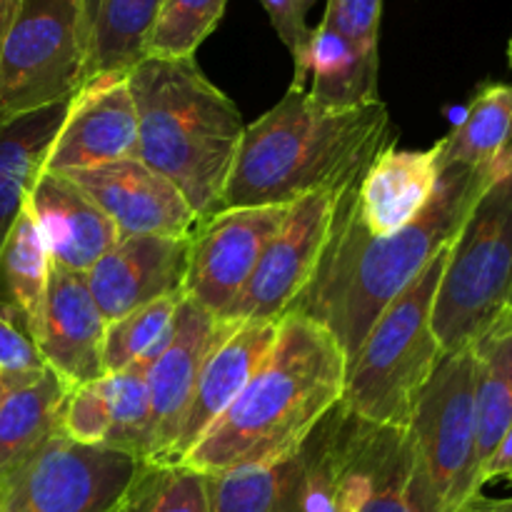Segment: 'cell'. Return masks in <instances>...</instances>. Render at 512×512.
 Listing matches in <instances>:
<instances>
[{"label":"cell","mask_w":512,"mask_h":512,"mask_svg":"<svg viewBox=\"0 0 512 512\" xmlns=\"http://www.w3.org/2000/svg\"><path fill=\"white\" fill-rule=\"evenodd\" d=\"M68 390L70 385L48 368L35 383L0 398V475L58 433Z\"/></svg>","instance_id":"cell-28"},{"label":"cell","mask_w":512,"mask_h":512,"mask_svg":"<svg viewBox=\"0 0 512 512\" xmlns=\"http://www.w3.org/2000/svg\"><path fill=\"white\" fill-rule=\"evenodd\" d=\"M128 83L138 108V160L168 178L200 220L220 213L245 133L238 105L195 58H143Z\"/></svg>","instance_id":"cell-4"},{"label":"cell","mask_w":512,"mask_h":512,"mask_svg":"<svg viewBox=\"0 0 512 512\" xmlns=\"http://www.w3.org/2000/svg\"><path fill=\"white\" fill-rule=\"evenodd\" d=\"M118 512H123V508H120V510H118Z\"/></svg>","instance_id":"cell-43"},{"label":"cell","mask_w":512,"mask_h":512,"mask_svg":"<svg viewBox=\"0 0 512 512\" xmlns=\"http://www.w3.org/2000/svg\"><path fill=\"white\" fill-rule=\"evenodd\" d=\"M143 460L55 433L0 475V512H118Z\"/></svg>","instance_id":"cell-9"},{"label":"cell","mask_w":512,"mask_h":512,"mask_svg":"<svg viewBox=\"0 0 512 512\" xmlns=\"http://www.w3.org/2000/svg\"><path fill=\"white\" fill-rule=\"evenodd\" d=\"M438 143L428 150H398L388 145L368 165L353 193L360 228L385 238L413 223L433 198L440 180Z\"/></svg>","instance_id":"cell-20"},{"label":"cell","mask_w":512,"mask_h":512,"mask_svg":"<svg viewBox=\"0 0 512 512\" xmlns=\"http://www.w3.org/2000/svg\"><path fill=\"white\" fill-rule=\"evenodd\" d=\"M228 0H163L145 43V58H195L220 25Z\"/></svg>","instance_id":"cell-31"},{"label":"cell","mask_w":512,"mask_h":512,"mask_svg":"<svg viewBox=\"0 0 512 512\" xmlns=\"http://www.w3.org/2000/svg\"><path fill=\"white\" fill-rule=\"evenodd\" d=\"M408 433L440 512H460L483 495L473 345L443 355L415 400Z\"/></svg>","instance_id":"cell-8"},{"label":"cell","mask_w":512,"mask_h":512,"mask_svg":"<svg viewBox=\"0 0 512 512\" xmlns=\"http://www.w3.org/2000/svg\"><path fill=\"white\" fill-rule=\"evenodd\" d=\"M20 5H23V0H0V48H3V40L13 28L15 18H18Z\"/></svg>","instance_id":"cell-39"},{"label":"cell","mask_w":512,"mask_h":512,"mask_svg":"<svg viewBox=\"0 0 512 512\" xmlns=\"http://www.w3.org/2000/svg\"><path fill=\"white\" fill-rule=\"evenodd\" d=\"M385 0H328L320 23L343 35L355 48L378 53Z\"/></svg>","instance_id":"cell-36"},{"label":"cell","mask_w":512,"mask_h":512,"mask_svg":"<svg viewBox=\"0 0 512 512\" xmlns=\"http://www.w3.org/2000/svg\"><path fill=\"white\" fill-rule=\"evenodd\" d=\"M85 63L83 0H23L0 48V123L73 98Z\"/></svg>","instance_id":"cell-7"},{"label":"cell","mask_w":512,"mask_h":512,"mask_svg":"<svg viewBox=\"0 0 512 512\" xmlns=\"http://www.w3.org/2000/svg\"><path fill=\"white\" fill-rule=\"evenodd\" d=\"M50 255L38 223L25 203L0 250V313L13 320L35 343L45 290H48Z\"/></svg>","instance_id":"cell-26"},{"label":"cell","mask_w":512,"mask_h":512,"mask_svg":"<svg viewBox=\"0 0 512 512\" xmlns=\"http://www.w3.org/2000/svg\"><path fill=\"white\" fill-rule=\"evenodd\" d=\"M50 263L88 273L120 240L113 220L65 173H43L28 198Z\"/></svg>","instance_id":"cell-21"},{"label":"cell","mask_w":512,"mask_h":512,"mask_svg":"<svg viewBox=\"0 0 512 512\" xmlns=\"http://www.w3.org/2000/svg\"><path fill=\"white\" fill-rule=\"evenodd\" d=\"M45 370L48 365L40 358L38 345L0 313V390L10 393L35 383Z\"/></svg>","instance_id":"cell-35"},{"label":"cell","mask_w":512,"mask_h":512,"mask_svg":"<svg viewBox=\"0 0 512 512\" xmlns=\"http://www.w3.org/2000/svg\"><path fill=\"white\" fill-rule=\"evenodd\" d=\"M303 80L308 98L325 110H350L378 98V53L353 43L320 23L313 30Z\"/></svg>","instance_id":"cell-24"},{"label":"cell","mask_w":512,"mask_h":512,"mask_svg":"<svg viewBox=\"0 0 512 512\" xmlns=\"http://www.w3.org/2000/svg\"><path fill=\"white\" fill-rule=\"evenodd\" d=\"M388 105L373 100L350 110H325L308 90L245 125L220 210L293 205L310 193L353 183L393 145Z\"/></svg>","instance_id":"cell-3"},{"label":"cell","mask_w":512,"mask_h":512,"mask_svg":"<svg viewBox=\"0 0 512 512\" xmlns=\"http://www.w3.org/2000/svg\"><path fill=\"white\" fill-rule=\"evenodd\" d=\"M108 320L100 313L83 273L50 263L48 290L35 345L55 375L70 388L103 378V340Z\"/></svg>","instance_id":"cell-17"},{"label":"cell","mask_w":512,"mask_h":512,"mask_svg":"<svg viewBox=\"0 0 512 512\" xmlns=\"http://www.w3.org/2000/svg\"><path fill=\"white\" fill-rule=\"evenodd\" d=\"M348 358L330 330L285 315L260 368L180 465L205 475L260 468L293 455L343 403Z\"/></svg>","instance_id":"cell-2"},{"label":"cell","mask_w":512,"mask_h":512,"mask_svg":"<svg viewBox=\"0 0 512 512\" xmlns=\"http://www.w3.org/2000/svg\"><path fill=\"white\" fill-rule=\"evenodd\" d=\"M58 433L83 445H108L110 418L98 390V380L68 390L60 408Z\"/></svg>","instance_id":"cell-33"},{"label":"cell","mask_w":512,"mask_h":512,"mask_svg":"<svg viewBox=\"0 0 512 512\" xmlns=\"http://www.w3.org/2000/svg\"><path fill=\"white\" fill-rule=\"evenodd\" d=\"M68 105L63 100L0 123V250L43 175Z\"/></svg>","instance_id":"cell-22"},{"label":"cell","mask_w":512,"mask_h":512,"mask_svg":"<svg viewBox=\"0 0 512 512\" xmlns=\"http://www.w3.org/2000/svg\"><path fill=\"white\" fill-rule=\"evenodd\" d=\"M473 353L478 465L483 475L485 463L512 423V308L475 340Z\"/></svg>","instance_id":"cell-27"},{"label":"cell","mask_w":512,"mask_h":512,"mask_svg":"<svg viewBox=\"0 0 512 512\" xmlns=\"http://www.w3.org/2000/svg\"><path fill=\"white\" fill-rule=\"evenodd\" d=\"M338 512H440L408 428L368 423L348 410Z\"/></svg>","instance_id":"cell-12"},{"label":"cell","mask_w":512,"mask_h":512,"mask_svg":"<svg viewBox=\"0 0 512 512\" xmlns=\"http://www.w3.org/2000/svg\"><path fill=\"white\" fill-rule=\"evenodd\" d=\"M263 5V10L268 13L270 25L278 33V38L283 40L285 48L290 50L295 63L293 90H308L305 88V60H308L310 43H313V30L308 25V13L318 0H258Z\"/></svg>","instance_id":"cell-34"},{"label":"cell","mask_w":512,"mask_h":512,"mask_svg":"<svg viewBox=\"0 0 512 512\" xmlns=\"http://www.w3.org/2000/svg\"><path fill=\"white\" fill-rule=\"evenodd\" d=\"M440 170L468 168L512 175V83H483L463 120L438 140Z\"/></svg>","instance_id":"cell-23"},{"label":"cell","mask_w":512,"mask_h":512,"mask_svg":"<svg viewBox=\"0 0 512 512\" xmlns=\"http://www.w3.org/2000/svg\"><path fill=\"white\" fill-rule=\"evenodd\" d=\"M480 483H483V488L490 483H512V423L485 463Z\"/></svg>","instance_id":"cell-37"},{"label":"cell","mask_w":512,"mask_h":512,"mask_svg":"<svg viewBox=\"0 0 512 512\" xmlns=\"http://www.w3.org/2000/svg\"><path fill=\"white\" fill-rule=\"evenodd\" d=\"M65 175L113 220L120 238H188L200 223L183 193L138 158Z\"/></svg>","instance_id":"cell-15"},{"label":"cell","mask_w":512,"mask_h":512,"mask_svg":"<svg viewBox=\"0 0 512 512\" xmlns=\"http://www.w3.org/2000/svg\"><path fill=\"white\" fill-rule=\"evenodd\" d=\"M460 512H512V498H483V495H478Z\"/></svg>","instance_id":"cell-38"},{"label":"cell","mask_w":512,"mask_h":512,"mask_svg":"<svg viewBox=\"0 0 512 512\" xmlns=\"http://www.w3.org/2000/svg\"><path fill=\"white\" fill-rule=\"evenodd\" d=\"M278 323H235L230 333L210 353L208 363L190 395L188 410L178 428L168 463L180 465L200 438L220 420V415L243 393L248 380L265 360L278 338Z\"/></svg>","instance_id":"cell-19"},{"label":"cell","mask_w":512,"mask_h":512,"mask_svg":"<svg viewBox=\"0 0 512 512\" xmlns=\"http://www.w3.org/2000/svg\"><path fill=\"white\" fill-rule=\"evenodd\" d=\"M138 158V108L128 75H98L70 98L43 173H73Z\"/></svg>","instance_id":"cell-14"},{"label":"cell","mask_w":512,"mask_h":512,"mask_svg":"<svg viewBox=\"0 0 512 512\" xmlns=\"http://www.w3.org/2000/svg\"><path fill=\"white\" fill-rule=\"evenodd\" d=\"M160 3L163 0H83L88 23L85 80L128 75L145 58Z\"/></svg>","instance_id":"cell-25"},{"label":"cell","mask_w":512,"mask_h":512,"mask_svg":"<svg viewBox=\"0 0 512 512\" xmlns=\"http://www.w3.org/2000/svg\"><path fill=\"white\" fill-rule=\"evenodd\" d=\"M3 395H5V393H3V390H0V398H3Z\"/></svg>","instance_id":"cell-41"},{"label":"cell","mask_w":512,"mask_h":512,"mask_svg":"<svg viewBox=\"0 0 512 512\" xmlns=\"http://www.w3.org/2000/svg\"><path fill=\"white\" fill-rule=\"evenodd\" d=\"M188 238H120L93 268L85 273L100 313L118 320L165 295L183 293L188 273Z\"/></svg>","instance_id":"cell-18"},{"label":"cell","mask_w":512,"mask_h":512,"mask_svg":"<svg viewBox=\"0 0 512 512\" xmlns=\"http://www.w3.org/2000/svg\"><path fill=\"white\" fill-rule=\"evenodd\" d=\"M123 512H210L208 478L188 465L143 463Z\"/></svg>","instance_id":"cell-32"},{"label":"cell","mask_w":512,"mask_h":512,"mask_svg":"<svg viewBox=\"0 0 512 512\" xmlns=\"http://www.w3.org/2000/svg\"><path fill=\"white\" fill-rule=\"evenodd\" d=\"M233 325L215 318L210 310L183 295L168 343L148 365H143L155 425L150 463H168L200 370Z\"/></svg>","instance_id":"cell-16"},{"label":"cell","mask_w":512,"mask_h":512,"mask_svg":"<svg viewBox=\"0 0 512 512\" xmlns=\"http://www.w3.org/2000/svg\"><path fill=\"white\" fill-rule=\"evenodd\" d=\"M363 178V175H360ZM325 188L293 203L243 293L218 315L225 323H278L303 295L328 245L340 200L358 183Z\"/></svg>","instance_id":"cell-11"},{"label":"cell","mask_w":512,"mask_h":512,"mask_svg":"<svg viewBox=\"0 0 512 512\" xmlns=\"http://www.w3.org/2000/svg\"><path fill=\"white\" fill-rule=\"evenodd\" d=\"M98 390L110 418L108 448L123 450L143 463H150L155 425L143 365L103 375L98 380Z\"/></svg>","instance_id":"cell-29"},{"label":"cell","mask_w":512,"mask_h":512,"mask_svg":"<svg viewBox=\"0 0 512 512\" xmlns=\"http://www.w3.org/2000/svg\"><path fill=\"white\" fill-rule=\"evenodd\" d=\"M508 65L512 68V35H510V40H508Z\"/></svg>","instance_id":"cell-40"},{"label":"cell","mask_w":512,"mask_h":512,"mask_svg":"<svg viewBox=\"0 0 512 512\" xmlns=\"http://www.w3.org/2000/svg\"><path fill=\"white\" fill-rule=\"evenodd\" d=\"M348 408L335 405L288 458L208 478L210 512H338Z\"/></svg>","instance_id":"cell-10"},{"label":"cell","mask_w":512,"mask_h":512,"mask_svg":"<svg viewBox=\"0 0 512 512\" xmlns=\"http://www.w3.org/2000/svg\"><path fill=\"white\" fill-rule=\"evenodd\" d=\"M453 240L380 313L348 363L343 405L368 423L408 428L420 390L443 360L433 305Z\"/></svg>","instance_id":"cell-5"},{"label":"cell","mask_w":512,"mask_h":512,"mask_svg":"<svg viewBox=\"0 0 512 512\" xmlns=\"http://www.w3.org/2000/svg\"><path fill=\"white\" fill-rule=\"evenodd\" d=\"M512 300V175L490 185L460 233L440 275L433 330L443 353L470 348Z\"/></svg>","instance_id":"cell-6"},{"label":"cell","mask_w":512,"mask_h":512,"mask_svg":"<svg viewBox=\"0 0 512 512\" xmlns=\"http://www.w3.org/2000/svg\"><path fill=\"white\" fill-rule=\"evenodd\" d=\"M293 205L230 208L200 220L190 233L183 295L218 318L248 285Z\"/></svg>","instance_id":"cell-13"},{"label":"cell","mask_w":512,"mask_h":512,"mask_svg":"<svg viewBox=\"0 0 512 512\" xmlns=\"http://www.w3.org/2000/svg\"><path fill=\"white\" fill-rule=\"evenodd\" d=\"M510 308H512V300H510Z\"/></svg>","instance_id":"cell-42"},{"label":"cell","mask_w":512,"mask_h":512,"mask_svg":"<svg viewBox=\"0 0 512 512\" xmlns=\"http://www.w3.org/2000/svg\"><path fill=\"white\" fill-rule=\"evenodd\" d=\"M183 293L165 295L105 325L103 373L148 365L165 348Z\"/></svg>","instance_id":"cell-30"},{"label":"cell","mask_w":512,"mask_h":512,"mask_svg":"<svg viewBox=\"0 0 512 512\" xmlns=\"http://www.w3.org/2000/svg\"><path fill=\"white\" fill-rule=\"evenodd\" d=\"M500 178L490 170L445 168L428 208L385 238L360 228L353 210L355 183L340 200L313 280L288 315H303L330 330L350 363L380 313L460 233L480 195Z\"/></svg>","instance_id":"cell-1"}]
</instances>
